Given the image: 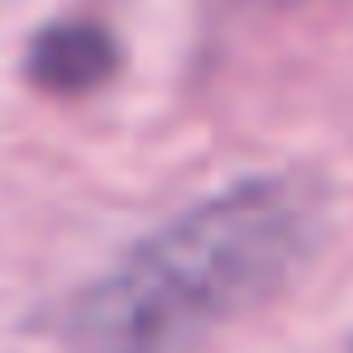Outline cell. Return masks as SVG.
Returning a JSON list of instances; mask_svg holds the SVG:
<instances>
[{
	"label": "cell",
	"mask_w": 353,
	"mask_h": 353,
	"mask_svg": "<svg viewBox=\"0 0 353 353\" xmlns=\"http://www.w3.org/2000/svg\"><path fill=\"white\" fill-rule=\"evenodd\" d=\"M272 5H292V0H272Z\"/></svg>",
	"instance_id": "3957f363"
},
{
	"label": "cell",
	"mask_w": 353,
	"mask_h": 353,
	"mask_svg": "<svg viewBox=\"0 0 353 353\" xmlns=\"http://www.w3.org/2000/svg\"><path fill=\"white\" fill-rule=\"evenodd\" d=\"M325 230V196L277 172L225 186L134 243L72 301V353H196L277 296Z\"/></svg>",
	"instance_id": "6da1fadb"
},
{
	"label": "cell",
	"mask_w": 353,
	"mask_h": 353,
	"mask_svg": "<svg viewBox=\"0 0 353 353\" xmlns=\"http://www.w3.org/2000/svg\"><path fill=\"white\" fill-rule=\"evenodd\" d=\"M110 67H115V43L96 24H53L48 34H39L29 53L34 81L48 91H86L101 77H110Z\"/></svg>",
	"instance_id": "7a4b0ae2"
}]
</instances>
